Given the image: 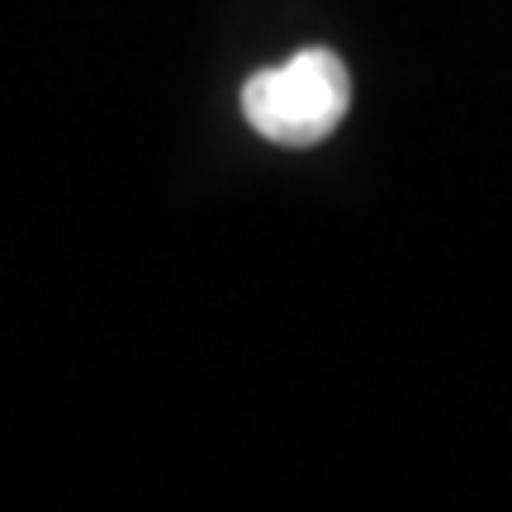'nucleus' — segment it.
<instances>
[{
    "instance_id": "f257e3e1",
    "label": "nucleus",
    "mask_w": 512,
    "mask_h": 512,
    "mask_svg": "<svg viewBox=\"0 0 512 512\" xmlns=\"http://www.w3.org/2000/svg\"><path fill=\"white\" fill-rule=\"evenodd\" d=\"M351 110V72L328 48H304L242 86V119L280 147H313Z\"/></svg>"
}]
</instances>
